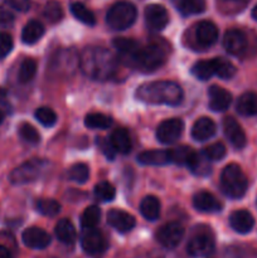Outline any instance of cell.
<instances>
[{
	"mask_svg": "<svg viewBox=\"0 0 257 258\" xmlns=\"http://www.w3.org/2000/svg\"><path fill=\"white\" fill-rule=\"evenodd\" d=\"M80 68L87 77L92 80H110L116 72L117 60L106 48L87 47L80 57Z\"/></svg>",
	"mask_w": 257,
	"mask_h": 258,
	"instance_id": "1",
	"label": "cell"
},
{
	"mask_svg": "<svg viewBox=\"0 0 257 258\" xmlns=\"http://www.w3.org/2000/svg\"><path fill=\"white\" fill-rule=\"evenodd\" d=\"M136 97L150 105L176 106L183 100V90L171 81H155L141 85L136 91Z\"/></svg>",
	"mask_w": 257,
	"mask_h": 258,
	"instance_id": "2",
	"label": "cell"
},
{
	"mask_svg": "<svg viewBox=\"0 0 257 258\" xmlns=\"http://www.w3.org/2000/svg\"><path fill=\"white\" fill-rule=\"evenodd\" d=\"M248 181L246 175L237 164H229L221 174V188L227 197L239 199L246 194Z\"/></svg>",
	"mask_w": 257,
	"mask_h": 258,
	"instance_id": "3",
	"label": "cell"
},
{
	"mask_svg": "<svg viewBox=\"0 0 257 258\" xmlns=\"http://www.w3.org/2000/svg\"><path fill=\"white\" fill-rule=\"evenodd\" d=\"M135 5L127 2H118L110 8L106 15L108 27L113 30H125L130 28L136 20Z\"/></svg>",
	"mask_w": 257,
	"mask_h": 258,
	"instance_id": "4",
	"label": "cell"
},
{
	"mask_svg": "<svg viewBox=\"0 0 257 258\" xmlns=\"http://www.w3.org/2000/svg\"><path fill=\"white\" fill-rule=\"evenodd\" d=\"M166 59L165 50L158 44H149L144 48H139L133 60L139 70L144 72H153L164 64Z\"/></svg>",
	"mask_w": 257,
	"mask_h": 258,
	"instance_id": "5",
	"label": "cell"
},
{
	"mask_svg": "<svg viewBox=\"0 0 257 258\" xmlns=\"http://www.w3.org/2000/svg\"><path fill=\"white\" fill-rule=\"evenodd\" d=\"M47 165V161L39 160V159H33V160L27 161V163L22 164L18 168H15L10 173V183L15 184V185L32 183V181L37 180L42 175V173L45 170Z\"/></svg>",
	"mask_w": 257,
	"mask_h": 258,
	"instance_id": "6",
	"label": "cell"
},
{
	"mask_svg": "<svg viewBox=\"0 0 257 258\" xmlns=\"http://www.w3.org/2000/svg\"><path fill=\"white\" fill-rule=\"evenodd\" d=\"M81 244L86 253L91 256H97V254L103 253L107 248V242H106L105 236L102 232L95 228H86L82 233L81 238Z\"/></svg>",
	"mask_w": 257,
	"mask_h": 258,
	"instance_id": "7",
	"label": "cell"
},
{
	"mask_svg": "<svg viewBox=\"0 0 257 258\" xmlns=\"http://www.w3.org/2000/svg\"><path fill=\"white\" fill-rule=\"evenodd\" d=\"M184 130V123L180 118H169L163 121L156 128V138L161 144H173L179 140Z\"/></svg>",
	"mask_w": 257,
	"mask_h": 258,
	"instance_id": "8",
	"label": "cell"
},
{
	"mask_svg": "<svg viewBox=\"0 0 257 258\" xmlns=\"http://www.w3.org/2000/svg\"><path fill=\"white\" fill-rule=\"evenodd\" d=\"M184 237V228L178 222H170L161 227L156 233L159 243L165 248H175Z\"/></svg>",
	"mask_w": 257,
	"mask_h": 258,
	"instance_id": "9",
	"label": "cell"
},
{
	"mask_svg": "<svg viewBox=\"0 0 257 258\" xmlns=\"http://www.w3.org/2000/svg\"><path fill=\"white\" fill-rule=\"evenodd\" d=\"M146 27L151 32H160L166 27L169 22V15L165 8L159 4H150L145 8Z\"/></svg>",
	"mask_w": 257,
	"mask_h": 258,
	"instance_id": "10",
	"label": "cell"
},
{
	"mask_svg": "<svg viewBox=\"0 0 257 258\" xmlns=\"http://www.w3.org/2000/svg\"><path fill=\"white\" fill-rule=\"evenodd\" d=\"M186 251L193 257L208 256L214 251V239L208 233L194 234L188 242Z\"/></svg>",
	"mask_w": 257,
	"mask_h": 258,
	"instance_id": "11",
	"label": "cell"
},
{
	"mask_svg": "<svg viewBox=\"0 0 257 258\" xmlns=\"http://www.w3.org/2000/svg\"><path fill=\"white\" fill-rule=\"evenodd\" d=\"M223 45L232 55H242L247 49V37L239 29H229L223 38Z\"/></svg>",
	"mask_w": 257,
	"mask_h": 258,
	"instance_id": "12",
	"label": "cell"
},
{
	"mask_svg": "<svg viewBox=\"0 0 257 258\" xmlns=\"http://www.w3.org/2000/svg\"><path fill=\"white\" fill-rule=\"evenodd\" d=\"M223 131L229 143L236 149H242L246 146L247 139L246 134L242 130L241 125L233 117H224L223 120Z\"/></svg>",
	"mask_w": 257,
	"mask_h": 258,
	"instance_id": "13",
	"label": "cell"
},
{
	"mask_svg": "<svg viewBox=\"0 0 257 258\" xmlns=\"http://www.w3.org/2000/svg\"><path fill=\"white\" fill-rule=\"evenodd\" d=\"M22 239L24 244L33 249H43L49 246L50 236L42 228L30 227L27 228L22 234Z\"/></svg>",
	"mask_w": 257,
	"mask_h": 258,
	"instance_id": "14",
	"label": "cell"
},
{
	"mask_svg": "<svg viewBox=\"0 0 257 258\" xmlns=\"http://www.w3.org/2000/svg\"><path fill=\"white\" fill-rule=\"evenodd\" d=\"M107 223L121 233L130 232L135 227L136 221L127 212L120 209H111L107 213Z\"/></svg>",
	"mask_w": 257,
	"mask_h": 258,
	"instance_id": "15",
	"label": "cell"
},
{
	"mask_svg": "<svg viewBox=\"0 0 257 258\" xmlns=\"http://www.w3.org/2000/svg\"><path fill=\"white\" fill-rule=\"evenodd\" d=\"M209 107L216 112L226 111L232 102V95L219 86H212L208 91Z\"/></svg>",
	"mask_w": 257,
	"mask_h": 258,
	"instance_id": "16",
	"label": "cell"
},
{
	"mask_svg": "<svg viewBox=\"0 0 257 258\" xmlns=\"http://www.w3.org/2000/svg\"><path fill=\"white\" fill-rule=\"evenodd\" d=\"M196 38L202 47H211L218 39V28L214 23L203 20L197 25Z\"/></svg>",
	"mask_w": 257,
	"mask_h": 258,
	"instance_id": "17",
	"label": "cell"
},
{
	"mask_svg": "<svg viewBox=\"0 0 257 258\" xmlns=\"http://www.w3.org/2000/svg\"><path fill=\"white\" fill-rule=\"evenodd\" d=\"M229 224H231L232 229L236 231L237 233L246 234L252 231L254 226V219L249 212L244 211V209H239V211H234L229 217Z\"/></svg>",
	"mask_w": 257,
	"mask_h": 258,
	"instance_id": "18",
	"label": "cell"
},
{
	"mask_svg": "<svg viewBox=\"0 0 257 258\" xmlns=\"http://www.w3.org/2000/svg\"><path fill=\"white\" fill-rule=\"evenodd\" d=\"M193 206L197 211L206 213H216L222 209V204L213 194L208 191H199L193 197Z\"/></svg>",
	"mask_w": 257,
	"mask_h": 258,
	"instance_id": "19",
	"label": "cell"
},
{
	"mask_svg": "<svg viewBox=\"0 0 257 258\" xmlns=\"http://www.w3.org/2000/svg\"><path fill=\"white\" fill-rule=\"evenodd\" d=\"M217 126L209 117H201L191 127V138L196 141H206L216 134Z\"/></svg>",
	"mask_w": 257,
	"mask_h": 258,
	"instance_id": "20",
	"label": "cell"
},
{
	"mask_svg": "<svg viewBox=\"0 0 257 258\" xmlns=\"http://www.w3.org/2000/svg\"><path fill=\"white\" fill-rule=\"evenodd\" d=\"M138 161L143 165H166L171 163L170 150H149L139 154Z\"/></svg>",
	"mask_w": 257,
	"mask_h": 258,
	"instance_id": "21",
	"label": "cell"
},
{
	"mask_svg": "<svg viewBox=\"0 0 257 258\" xmlns=\"http://www.w3.org/2000/svg\"><path fill=\"white\" fill-rule=\"evenodd\" d=\"M110 141L113 149L118 154H128L131 150V139L125 128H116L110 136Z\"/></svg>",
	"mask_w": 257,
	"mask_h": 258,
	"instance_id": "22",
	"label": "cell"
},
{
	"mask_svg": "<svg viewBox=\"0 0 257 258\" xmlns=\"http://www.w3.org/2000/svg\"><path fill=\"white\" fill-rule=\"evenodd\" d=\"M237 111L242 116H256L257 115V93L246 92L238 98L236 105Z\"/></svg>",
	"mask_w": 257,
	"mask_h": 258,
	"instance_id": "23",
	"label": "cell"
},
{
	"mask_svg": "<svg viewBox=\"0 0 257 258\" xmlns=\"http://www.w3.org/2000/svg\"><path fill=\"white\" fill-rule=\"evenodd\" d=\"M55 236L62 243L72 244L77 238L76 228L70 219H60L55 226Z\"/></svg>",
	"mask_w": 257,
	"mask_h": 258,
	"instance_id": "24",
	"label": "cell"
},
{
	"mask_svg": "<svg viewBox=\"0 0 257 258\" xmlns=\"http://www.w3.org/2000/svg\"><path fill=\"white\" fill-rule=\"evenodd\" d=\"M140 212L148 221H156L160 216V202L154 196L145 197L140 203Z\"/></svg>",
	"mask_w": 257,
	"mask_h": 258,
	"instance_id": "25",
	"label": "cell"
},
{
	"mask_svg": "<svg viewBox=\"0 0 257 258\" xmlns=\"http://www.w3.org/2000/svg\"><path fill=\"white\" fill-rule=\"evenodd\" d=\"M44 34V27L38 20H30L22 32V39L25 44H34Z\"/></svg>",
	"mask_w": 257,
	"mask_h": 258,
	"instance_id": "26",
	"label": "cell"
},
{
	"mask_svg": "<svg viewBox=\"0 0 257 258\" xmlns=\"http://www.w3.org/2000/svg\"><path fill=\"white\" fill-rule=\"evenodd\" d=\"M176 9L183 15L201 14L206 10V0H173Z\"/></svg>",
	"mask_w": 257,
	"mask_h": 258,
	"instance_id": "27",
	"label": "cell"
},
{
	"mask_svg": "<svg viewBox=\"0 0 257 258\" xmlns=\"http://www.w3.org/2000/svg\"><path fill=\"white\" fill-rule=\"evenodd\" d=\"M214 67V75L218 76L222 80H229L236 75V67L231 60L223 57H217L212 59Z\"/></svg>",
	"mask_w": 257,
	"mask_h": 258,
	"instance_id": "28",
	"label": "cell"
},
{
	"mask_svg": "<svg viewBox=\"0 0 257 258\" xmlns=\"http://www.w3.org/2000/svg\"><path fill=\"white\" fill-rule=\"evenodd\" d=\"M196 151L191 148L185 145L178 146V148L170 150V156H171V163H175L178 165H190L191 160L196 156Z\"/></svg>",
	"mask_w": 257,
	"mask_h": 258,
	"instance_id": "29",
	"label": "cell"
},
{
	"mask_svg": "<svg viewBox=\"0 0 257 258\" xmlns=\"http://www.w3.org/2000/svg\"><path fill=\"white\" fill-rule=\"evenodd\" d=\"M191 170V173L199 176H206L211 174V160L204 155V153L196 154L194 159L191 160L190 165L188 166Z\"/></svg>",
	"mask_w": 257,
	"mask_h": 258,
	"instance_id": "30",
	"label": "cell"
},
{
	"mask_svg": "<svg viewBox=\"0 0 257 258\" xmlns=\"http://www.w3.org/2000/svg\"><path fill=\"white\" fill-rule=\"evenodd\" d=\"M71 12L75 15V18L77 20H80L81 23L86 25H95L96 18L93 15V13L88 9L86 5H83L82 3H73L71 5Z\"/></svg>",
	"mask_w": 257,
	"mask_h": 258,
	"instance_id": "31",
	"label": "cell"
},
{
	"mask_svg": "<svg viewBox=\"0 0 257 258\" xmlns=\"http://www.w3.org/2000/svg\"><path fill=\"white\" fill-rule=\"evenodd\" d=\"M191 75L202 81H207L214 76V67L212 60H199L191 68Z\"/></svg>",
	"mask_w": 257,
	"mask_h": 258,
	"instance_id": "32",
	"label": "cell"
},
{
	"mask_svg": "<svg viewBox=\"0 0 257 258\" xmlns=\"http://www.w3.org/2000/svg\"><path fill=\"white\" fill-rule=\"evenodd\" d=\"M112 123V120H111L108 116L103 115V113H90V115L86 116L85 118V125L87 126L88 128H100V130H105V128H108Z\"/></svg>",
	"mask_w": 257,
	"mask_h": 258,
	"instance_id": "33",
	"label": "cell"
},
{
	"mask_svg": "<svg viewBox=\"0 0 257 258\" xmlns=\"http://www.w3.org/2000/svg\"><path fill=\"white\" fill-rule=\"evenodd\" d=\"M101 219V211L98 207L91 206L85 209L81 217V224L83 228H95Z\"/></svg>",
	"mask_w": 257,
	"mask_h": 258,
	"instance_id": "34",
	"label": "cell"
},
{
	"mask_svg": "<svg viewBox=\"0 0 257 258\" xmlns=\"http://www.w3.org/2000/svg\"><path fill=\"white\" fill-rule=\"evenodd\" d=\"M35 73H37V62L32 58H27L20 64L18 78L22 83H28L34 78Z\"/></svg>",
	"mask_w": 257,
	"mask_h": 258,
	"instance_id": "35",
	"label": "cell"
},
{
	"mask_svg": "<svg viewBox=\"0 0 257 258\" xmlns=\"http://www.w3.org/2000/svg\"><path fill=\"white\" fill-rule=\"evenodd\" d=\"M95 193L96 199H98L100 202H111L116 196V190L113 188V185L108 181H101L97 185L95 186Z\"/></svg>",
	"mask_w": 257,
	"mask_h": 258,
	"instance_id": "36",
	"label": "cell"
},
{
	"mask_svg": "<svg viewBox=\"0 0 257 258\" xmlns=\"http://www.w3.org/2000/svg\"><path fill=\"white\" fill-rule=\"evenodd\" d=\"M68 178L78 184L86 183L87 179L90 178V169H88V166L86 165V164H75V165L71 166V169L68 170Z\"/></svg>",
	"mask_w": 257,
	"mask_h": 258,
	"instance_id": "37",
	"label": "cell"
},
{
	"mask_svg": "<svg viewBox=\"0 0 257 258\" xmlns=\"http://www.w3.org/2000/svg\"><path fill=\"white\" fill-rule=\"evenodd\" d=\"M112 44L118 52L122 53V54H130L131 57L140 48L136 40L128 39V38H116V39H113Z\"/></svg>",
	"mask_w": 257,
	"mask_h": 258,
	"instance_id": "38",
	"label": "cell"
},
{
	"mask_svg": "<svg viewBox=\"0 0 257 258\" xmlns=\"http://www.w3.org/2000/svg\"><path fill=\"white\" fill-rule=\"evenodd\" d=\"M37 209L45 217H55L60 212V204L53 199H40L37 203Z\"/></svg>",
	"mask_w": 257,
	"mask_h": 258,
	"instance_id": "39",
	"label": "cell"
},
{
	"mask_svg": "<svg viewBox=\"0 0 257 258\" xmlns=\"http://www.w3.org/2000/svg\"><path fill=\"white\" fill-rule=\"evenodd\" d=\"M35 118L42 123L43 126L47 127H52L57 122V115L52 108L48 107H40L35 111Z\"/></svg>",
	"mask_w": 257,
	"mask_h": 258,
	"instance_id": "40",
	"label": "cell"
},
{
	"mask_svg": "<svg viewBox=\"0 0 257 258\" xmlns=\"http://www.w3.org/2000/svg\"><path fill=\"white\" fill-rule=\"evenodd\" d=\"M43 14H44V18L48 20V22L57 23L59 22L63 17L62 7H60L57 2H49L44 7Z\"/></svg>",
	"mask_w": 257,
	"mask_h": 258,
	"instance_id": "41",
	"label": "cell"
},
{
	"mask_svg": "<svg viewBox=\"0 0 257 258\" xmlns=\"http://www.w3.org/2000/svg\"><path fill=\"white\" fill-rule=\"evenodd\" d=\"M19 136L28 144H38L40 140L38 131L30 123H22L19 126Z\"/></svg>",
	"mask_w": 257,
	"mask_h": 258,
	"instance_id": "42",
	"label": "cell"
},
{
	"mask_svg": "<svg viewBox=\"0 0 257 258\" xmlns=\"http://www.w3.org/2000/svg\"><path fill=\"white\" fill-rule=\"evenodd\" d=\"M204 155L209 159L211 161H217V160H221L226 156V146L221 143H216V144H212L209 145L208 148H206L203 150Z\"/></svg>",
	"mask_w": 257,
	"mask_h": 258,
	"instance_id": "43",
	"label": "cell"
},
{
	"mask_svg": "<svg viewBox=\"0 0 257 258\" xmlns=\"http://www.w3.org/2000/svg\"><path fill=\"white\" fill-rule=\"evenodd\" d=\"M13 49V38L8 33H0V59L7 57Z\"/></svg>",
	"mask_w": 257,
	"mask_h": 258,
	"instance_id": "44",
	"label": "cell"
},
{
	"mask_svg": "<svg viewBox=\"0 0 257 258\" xmlns=\"http://www.w3.org/2000/svg\"><path fill=\"white\" fill-rule=\"evenodd\" d=\"M97 144H98V146L101 148V150H102V153L105 154L108 159H111V160H112L113 156H115L116 151H115V149H113L112 144H111L110 139L98 138Z\"/></svg>",
	"mask_w": 257,
	"mask_h": 258,
	"instance_id": "45",
	"label": "cell"
},
{
	"mask_svg": "<svg viewBox=\"0 0 257 258\" xmlns=\"http://www.w3.org/2000/svg\"><path fill=\"white\" fill-rule=\"evenodd\" d=\"M13 22H14V15L9 10L0 8V27H7L13 24Z\"/></svg>",
	"mask_w": 257,
	"mask_h": 258,
	"instance_id": "46",
	"label": "cell"
},
{
	"mask_svg": "<svg viewBox=\"0 0 257 258\" xmlns=\"http://www.w3.org/2000/svg\"><path fill=\"white\" fill-rule=\"evenodd\" d=\"M8 4L19 12H27L30 7L29 0H7Z\"/></svg>",
	"mask_w": 257,
	"mask_h": 258,
	"instance_id": "47",
	"label": "cell"
},
{
	"mask_svg": "<svg viewBox=\"0 0 257 258\" xmlns=\"http://www.w3.org/2000/svg\"><path fill=\"white\" fill-rule=\"evenodd\" d=\"M0 258H13L12 252L3 244H0Z\"/></svg>",
	"mask_w": 257,
	"mask_h": 258,
	"instance_id": "48",
	"label": "cell"
},
{
	"mask_svg": "<svg viewBox=\"0 0 257 258\" xmlns=\"http://www.w3.org/2000/svg\"><path fill=\"white\" fill-rule=\"evenodd\" d=\"M224 2H228V3H236V4H244L247 0H224Z\"/></svg>",
	"mask_w": 257,
	"mask_h": 258,
	"instance_id": "49",
	"label": "cell"
},
{
	"mask_svg": "<svg viewBox=\"0 0 257 258\" xmlns=\"http://www.w3.org/2000/svg\"><path fill=\"white\" fill-rule=\"evenodd\" d=\"M252 18H253L254 20H257V5L253 8V10H252Z\"/></svg>",
	"mask_w": 257,
	"mask_h": 258,
	"instance_id": "50",
	"label": "cell"
},
{
	"mask_svg": "<svg viewBox=\"0 0 257 258\" xmlns=\"http://www.w3.org/2000/svg\"><path fill=\"white\" fill-rule=\"evenodd\" d=\"M3 120H4V112H3V111L0 110V123L3 122Z\"/></svg>",
	"mask_w": 257,
	"mask_h": 258,
	"instance_id": "51",
	"label": "cell"
}]
</instances>
